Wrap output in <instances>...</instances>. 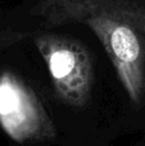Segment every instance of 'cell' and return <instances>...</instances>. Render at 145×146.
Here are the masks:
<instances>
[{
	"mask_svg": "<svg viewBox=\"0 0 145 146\" xmlns=\"http://www.w3.org/2000/svg\"><path fill=\"white\" fill-rule=\"evenodd\" d=\"M71 23H85L99 38L122 90L127 96L139 131L145 129V42L140 32L121 18L100 10H87Z\"/></svg>",
	"mask_w": 145,
	"mask_h": 146,
	"instance_id": "cell-2",
	"label": "cell"
},
{
	"mask_svg": "<svg viewBox=\"0 0 145 146\" xmlns=\"http://www.w3.org/2000/svg\"><path fill=\"white\" fill-rule=\"evenodd\" d=\"M87 10H100L132 25L145 37V0H73L50 9L44 15L48 26L71 23L72 18Z\"/></svg>",
	"mask_w": 145,
	"mask_h": 146,
	"instance_id": "cell-3",
	"label": "cell"
},
{
	"mask_svg": "<svg viewBox=\"0 0 145 146\" xmlns=\"http://www.w3.org/2000/svg\"><path fill=\"white\" fill-rule=\"evenodd\" d=\"M130 146H144V145L141 144L140 141H136V142H134V144H131Z\"/></svg>",
	"mask_w": 145,
	"mask_h": 146,
	"instance_id": "cell-6",
	"label": "cell"
},
{
	"mask_svg": "<svg viewBox=\"0 0 145 146\" xmlns=\"http://www.w3.org/2000/svg\"><path fill=\"white\" fill-rule=\"evenodd\" d=\"M0 127L15 146H69L50 82L0 72Z\"/></svg>",
	"mask_w": 145,
	"mask_h": 146,
	"instance_id": "cell-1",
	"label": "cell"
},
{
	"mask_svg": "<svg viewBox=\"0 0 145 146\" xmlns=\"http://www.w3.org/2000/svg\"><path fill=\"white\" fill-rule=\"evenodd\" d=\"M139 141H140L141 144L145 146V129H144L143 132H141V137H140V140H139Z\"/></svg>",
	"mask_w": 145,
	"mask_h": 146,
	"instance_id": "cell-5",
	"label": "cell"
},
{
	"mask_svg": "<svg viewBox=\"0 0 145 146\" xmlns=\"http://www.w3.org/2000/svg\"><path fill=\"white\" fill-rule=\"evenodd\" d=\"M69 1H73V0H39L37 4L31 10V14L37 15V17H44L50 9L58 7V5L69 3Z\"/></svg>",
	"mask_w": 145,
	"mask_h": 146,
	"instance_id": "cell-4",
	"label": "cell"
}]
</instances>
